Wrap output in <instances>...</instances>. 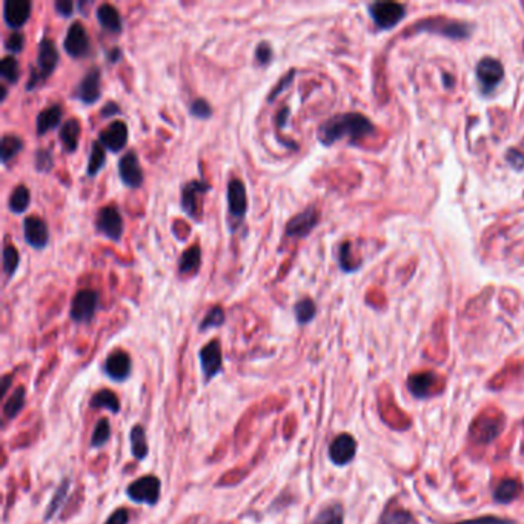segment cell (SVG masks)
I'll use <instances>...</instances> for the list:
<instances>
[{
  "label": "cell",
  "mask_w": 524,
  "mask_h": 524,
  "mask_svg": "<svg viewBox=\"0 0 524 524\" xmlns=\"http://www.w3.org/2000/svg\"><path fill=\"white\" fill-rule=\"evenodd\" d=\"M375 131L374 125L360 112L337 114L318 126L317 139L325 147H332L340 140L357 143Z\"/></svg>",
  "instance_id": "6da1fadb"
},
{
  "label": "cell",
  "mask_w": 524,
  "mask_h": 524,
  "mask_svg": "<svg viewBox=\"0 0 524 524\" xmlns=\"http://www.w3.org/2000/svg\"><path fill=\"white\" fill-rule=\"evenodd\" d=\"M59 62H61V53L57 50L54 41L50 37H43L42 41L38 42L36 66L31 68L30 79L26 82L25 90L31 93L37 88H41V86L53 75L56 68L59 66Z\"/></svg>",
  "instance_id": "7a4b0ae2"
},
{
  "label": "cell",
  "mask_w": 524,
  "mask_h": 524,
  "mask_svg": "<svg viewBox=\"0 0 524 524\" xmlns=\"http://www.w3.org/2000/svg\"><path fill=\"white\" fill-rule=\"evenodd\" d=\"M209 189L211 185L203 179H196L188 183H183L180 191V208L189 219L197 221L201 219L200 201L201 197L205 196Z\"/></svg>",
  "instance_id": "3957f363"
},
{
  "label": "cell",
  "mask_w": 524,
  "mask_h": 524,
  "mask_svg": "<svg viewBox=\"0 0 524 524\" xmlns=\"http://www.w3.org/2000/svg\"><path fill=\"white\" fill-rule=\"evenodd\" d=\"M73 99L83 105L93 106L102 97V71L99 66H93L77 83L73 91Z\"/></svg>",
  "instance_id": "277c9868"
},
{
  "label": "cell",
  "mask_w": 524,
  "mask_h": 524,
  "mask_svg": "<svg viewBox=\"0 0 524 524\" xmlns=\"http://www.w3.org/2000/svg\"><path fill=\"white\" fill-rule=\"evenodd\" d=\"M95 229L99 234L115 241V243L122 240L125 225H123V217L120 214V211L117 209V206L108 205V206H103L99 212H97Z\"/></svg>",
  "instance_id": "5b68a950"
},
{
  "label": "cell",
  "mask_w": 524,
  "mask_h": 524,
  "mask_svg": "<svg viewBox=\"0 0 524 524\" xmlns=\"http://www.w3.org/2000/svg\"><path fill=\"white\" fill-rule=\"evenodd\" d=\"M63 50L71 59H85L91 53V38L82 22H74L70 25L63 41Z\"/></svg>",
  "instance_id": "8992f818"
},
{
  "label": "cell",
  "mask_w": 524,
  "mask_h": 524,
  "mask_svg": "<svg viewBox=\"0 0 524 524\" xmlns=\"http://www.w3.org/2000/svg\"><path fill=\"white\" fill-rule=\"evenodd\" d=\"M99 306V294L94 289H82L71 300L70 317L75 323H88Z\"/></svg>",
  "instance_id": "52a82bcc"
},
{
  "label": "cell",
  "mask_w": 524,
  "mask_h": 524,
  "mask_svg": "<svg viewBox=\"0 0 524 524\" xmlns=\"http://www.w3.org/2000/svg\"><path fill=\"white\" fill-rule=\"evenodd\" d=\"M320 221V212L315 206H309L290 219L285 226V234L293 239H305L313 232Z\"/></svg>",
  "instance_id": "ba28073f"
},
{
  "label": "cell",
  "mask_w": 524,
  "mask_h": 524,
  "mask_svg": "<svg viewBox=\"0 0 524 524\" xmlns=\"http://www.w3.org/2000/svg\"><path fill=\"white\" fill-rule=\"evenodd\" d=\"M126 493H128V497L135 503H143L154 506L160 498V481L157 477H152V475L142 477L137 481L130 484Z\"/></svg>",
  "instance_id": "9c48e42d"
},
{
  "label": "cell",
  "mask_w": 524,
  "mask_h": 524,
  "mask_svg": "<svg viewBox=\"0 0 524 524\" xmlns=\"http://www.w3.org/2000/svg\"><path fill=\"white\" fill-rule=\"evenodd\" d=\"M370 14L382 30L394 28L404 17V6L397 2H375L370 5Z\"/></svg>",
  "instance_id": "30bf717a"
},
{
  "label": "cell",
  "mask_w": 524,
  "mask_h": 524,
  "mask_svg": "<svg viewBox=\"0 0 524 524\" xmlns=\"http://www.w3.org/2000/svg\"><path fill=\"white\" fill-rule=\"evenodd\" d=\"M504 421L500 416L483 415L471 426V439L477 444H489L501 434Z\"/></svg>",
  "instance_id": "8fae6325"
},
{
  "label": "cell",
  "mask_w": 524,
  "mask_h": 524,
  "mask_svg": "<svg viewBox=\"0 0 524 524\" xmlns=\"http://www.w3.org/2000/svg\"><path fill=\"white\" fill-rule=\"evenodd\" d=\"M119 176L126 188L135 189L142 187L145 176L137 152L128 151L123 154V157L119 160Z\"/></svg>",
  "instance_id": "7c38bea8"
},
{
  "label": "cell",
  "mask_w": 524,
  "mask_h": 524,
  "mask_svg": "<svg viewBox=\"0 0 524 524\" xmlns=\"http://www.w3.org/2000/svg\"><path fill=\"white\" fill-rule=\"evenodd\" d=\"M23 239L33 249L42 251L50 243V229L46 221L37 216H28L23 220Z\"/></svg>",
  "instance_id": "4fadbf2b"
},
{
  "label": "cell",
  "mask_w": 524,
  "mask_h": 524,
  "mask_svg": "<svg viewBox=\"0 0 524 524\" xmlns=\"http://www.w3.org/2000/svg\"><path fill=\"white\" fill-rule=\"evenodd\" d=\"M128 125L122 120H114L100 131L99 142L103 145L106 151L117 154L123 151V148H126V145H128Z\"/></svg>",
  "instance_id": "5bb4252c"
},
{
  "label": "cell",
  "mask_w": 524,
  "mask_h": 524,
  "mask_svg": "<svg viewBox=\"0 0 524 524\" xmlns=\"http://www.w3.org/2000/svg\"><path fill=\"white\" fill-rule=\"evenodd\" d=\"M504 68L500 61L493 57H484L477 65V79L481 85L483 93H492L503 80Z\"/></svg>",
  "instance_id": "9a60e30c"
},
{
  "label": "cell",
  "mask_w": 524,
  "mask_h": 524,
  "mask_svg": "<svg viewBox=\"0 0 524 524\" xmlns=\"http://www.w3.org/2000/svg\"><path fill=\"white\" fill-rule=\"evenodd\" d=\"M33 4L30 0H5L4 21L13 30H21L31 19Z\"/></svg>",
  "instance_id": "2e32d148"
},
{
  "label": "cell",
  "mask_w": 524,
  "mask_h": 524,
  "mask_svg": "<svg viewBox=\"0 0 524 524\" xmlns=\"http://www.w3.org/2000/svg\"><path fill=\"white\" fill-rule=\"evenodd\" d=\"M226 200H228V209L232 219L237 221H241L246 217L248 212V196H246V188L243 182L240 179H231L228 183V192H226Z\"/></svg>",
  "instance_id": "e0dca14e"
},
{
  "label": "cell",
  "mask_w": 524,
  "mask_h": 524,
  "mask_svg": "<svg viewBox=\"0 0 524 524\" xmlns=\"http://www.w3.org/2000/svg\"><path fill=\"white\" fill-rule=\"evenodd\" d=\"M357 454V441L352 435L342 434L329 446V459L337 466H346L351 463Z\"/></svg>",
  "instance_id": "ac0fdd59"
},
{
  "label": "cell",
  "mask_w": 524,
  "mask_h": 524,
  "mask_svg": "<svg viewBox=\"0 0 524 524\" xmlns=\"http://www.w3.org/2000/svg\"><path fill=\"white\" fill-rule=\"evenodd\" d=\"M199 357H200L201 370H203V374H205L206 377V380L214 378L221 371L223 357H221L220 343L217 342V340H212V342L203 346L200 349Z\"/></svg>",
  "instance_id": "d6986e66"
},
{
  "label": "cell",
  "mask_w": 524,
  "mask_h": 524,
  "mask_svg": "<svg viewBox=\"0 0 524 524\" xmlns=\"http://www.w3.org/2000/svg\"><path fill=\"white\" fill-rule=\"evenodd\" d=\"M416 28H420V30H426V31L440 33L446 37H452V38H466L471 34V28L466 23L441 21V19H432V21L421 22Z\"/></svg>",
  "instance_id": "ffe728a7"
},
{
  "label": "cell",
  "mask_w": 524,
  "mask_h": 524,
  "mask_svg": "<svg viewBox=\"0 0 524 524\" xmlns=\"http://www.w3.org/2000/svg\"><path fill=\"white\" fill-rule=\"evenodd\" d=\"M436 383H439V377L434 372H416L407 378V389L415 399L423 400L435 394Z\"/></svg>",
  "instance_id": "44dd1931"
},
{
  "label": "cell",
  "mask_w": 524,
  "mask_h": 524,
  "mask_svg": "<svg viewBox=\"0 0 524 524\" xmlns=\"http://www.w3.org/2000/svg\"><path fill=\"white\" fill-rule=\"evenodd\" d=\"M103 370L114 382H123L131 374V358L123 351H115L106 357Z\"/></svg>",
  "instance_id": "7402d4cb"
},
{
  "label": "cell",
  "mask_w": 524,
  "mask_h": 524,
  "mask_svg": "<svg viewBox=\"0 0 524 524\" xmlns=\"http://www.w3.org/2000/svg\"><path fill=\"white\" fill-rule=\"evenodd\" d=\"M63 117V108L59 103L46 106L36 117V132L37 135H45L56 128H59Z\"/></svg>",
  "instance_id": "603a6c76"
},
{
  "label": "cell",
  "mask_w": 524,
  "mask_h": 524,
  "mask_svg": "<svg viewBox=\"0 0 524 524\" xmlns=\"http://www.w3.org/2000/svg\"><path fill=\"white\" fill-rule=\"evenodd\" d=\"M97 22L100 23L105 31L111 34H120L123 31V21L119 9L111 4H103L95 11Z\"/></svg>",
  "instance_id": "cb8c5ba5"
},
{
  "label": "cell",
  "mask_w": 524,
  "mask_h": 524,
  "mask_svg": "<svg viewBox=\"0 0 524 524\" xmlns=\"http://www.w3.org/2000/svg\"><path fill=\"white\" fill-rule=\"evenodd\" d=\"M82 125L79 119H70L62 123L59 130V140L68 154H73L79 148Z\"/></svg>",
  "instance_id": "d4e9b609"
},
{
  "label": "cell",
  "mask_w": 524,
  "mask_h": 524,
  "mask_svg": "<svg viewBox=\"0 0 524 524\" xmlns=\"http://www.w3.org/2000/svg\"><path fill=\"white\" fill-rule=\"evenodd\" d=\"M521 493V484L517 480L506 478L500 481L493 489V500L500 504H509L518 498Z\"/></svg>",
  "instance_id": "484cf974"
},
{
  "label": "cell",
  "mask_w": 524,
  "mask_h": 524,
  "mask_svg": "<svg viewBox=\"0 0 524 524\" xmlns=\"http://www.w3.org/2000/svg\"><path fill=\"white\" fill-rule=\"evenodd\" d=\"M31 205V192L28 189L26 185H19L13 189L11 196L8 199V209L13 212V214H25Z\"/></svg>",
  "instance_id": "4316f807"
},
{
  "label": "cell",
  "mask_w": 524,
  "mask_h": 524,
  "mask_svg": "<svg viewBox=\"0 0 524 524\" xmlns=\"http://www.w3.org/2000/svg\"><path fill=\"white\" fill-rule=\"evenodd\" d=\"M201 265V248L199 245H192L179 258V271L180 274H192L197 273Z\"/></svg>",
  "instance_id": "83f0119b"
},
{
  "label": "cell",
  "mask_w": 524,
  "mask_h": 524,
  "mask_svg": "<svg viewBox=\"0 0 524 524\" xmlns=\"http://www.w3.org/2000/svg\"><path fill=\"white\" fill-rule=\"evenodd\" d=\"M106 164V150L99 140H94L91 145L88 164H86V176L94 179Z\"/></svg>",
  "instance_id": "f1b7e54d"
},
{
  "label": "cell",
  "mask_w": 524,
  "mask_h": 524,
  "mask_svg": "<svg viewBox=\"0 0 524 524\" xmlns=\"http://www.w3.org/2000/svg\"><path fill=\"white\" fill-rule=\"evenodd\" d=\"M412 523H414L412 513L400 506H397L395 503H391L389 506H386L380 520H378V524H412Z\"/></svg>",
  "instance_id": "f546056e"
},
{
  "label": "cell",
  "mask_w": 524,
  "mask_h": 524,
  "mask_svg": "<svg viewBox=\"0 0 524 524\" xmlns=\"http://www.w3.org/2000/svg\"><path fill=\"white\" fill-rule=\"evenodd\" d=\"M23 140L16 134H4L2 135V163L6 164L16 159L23 150Z\"/></svg>",
  "instance_id": "4dcf8cb0"
},
{
  "label": "cell",
  "mask_w": 524,
  "mask_h": 524,
  "mask_svg": "<svg viewBox=\"0 0 524 524\" xmlns=\"http://www.w3.org/2000/svg\"><path fill=\"white\" fill-rule=\"evenodd\" d=\"M313 524H345V515L342 504L332 503L320 510Z\"/></svg>",
  "instance_id": "1f68e13d"
},
{
  "label": "cell",
  "mask_w": 524,
  "mask_h": 524,
  "mask_svg": "<svg viewBox=\"0 0 524 524\" xmlns=\"http://www.w3.org/2000/svg\"><path fill=\"white\" fill-rule=\"evenodd\" d=\"M0 75L9 85H16L19 79H21V66H19V62L14 56H5L0 61Z\"/></svg>",
  "instance_id": "d6a6232c"
},
{
  "label": "cell",
  "mask_w": 524,
  "mask_h": 524,
  "mask_svg": "<svg viewBox=\"0 0 524 524\" xmlns=\"http://www.w3.org/2000/svg\"><path fill=\"white\" fill-rule=\"evenodd\" d=\"M294 314L298 325H308L309 322H313L317 314V306L314 303V300H310L308 297L298 300L294 305Z\"/></svg>",
  "instance_id": "836d02e7"
},
{
  "label": "cell",
  "mask_w": 524,
  "mask_h": 524,
  "mask_svg": "<svg viewBox=\"0 0 524 524\" xmlns=\"http://www.w3.org/2000/svg\"><path fill=\"white\" fill-rule=\"evenodd\" d=\"M91 406L93 407H99V409H108L111 412H119L120 409V403L117 395H115L112 391L103 389L99 391L91 400Z\"/></svg>",
  "instance_id": "e575fe53"
},
{
  "label": "cell",
  "mask_w": 524,
  "mask_h": 524,
  "mask_svg": "<svg viewBox=\"0 0 524 524\" xmlns=\"http://www.w3.org/2000/svg\"><path fill=\"white\" fill-rule=\"evenodd\" d=\"M131 449L132 455L137 460H143L148 455L147 435H145V429L142 426H135L131 431Z\"/></svg>",
  "instance_id": "d590c367"
},
{
  "label": "cell",
  "mask_w": 524,
  "mask_h": 524,
  "mask_svg": "<svg viewBox=\"0 0 524 524\" xmlns=\"http://www.w3.org/2000/svg\"><path fill=\"white\" fill-rule=\"evenodd\" d=\"M34 168L37 172L50 174L54 169V154L50 148H38L34 152Z\"/></svg>",
  "instance_id": "8d00e7d4"
},
{
  "label": "cell",
  "mask_w": 524,
  "mask_h": 524,
  "mask_svg": "<svg viewBox=\"0 0 524 524\" xmlns=\"http://www.w3.org/2000/svg\"><path fill=\"white\" fill-rule=\"evenodd\" d=\"M225 318H226L225 310H223V308H221V306H214V308H211V309L208 310V313H206V315L203 317V320H201V323H200L199 329H200V331L203 332V331H208V329L220 328L223 323H225Z\"/></svg>",
  "instance_id": "74e56055"
},
{
  "label": "cell",
  "mask_w": 524,
  "mask_h": 524,
  "mask_svg": "<svg viewBox=\"0 0 524 524\" xmlns=\"http://www.w3.org/2000/svg\"><path fill=\"white\" fill-rule=\"evenodd\" d=\"M2 257H4V273L8 277H13L16 274L19 265H21V254H19L16 246L6 245L4 248Z\"/></svg>",
  "instance_id": "f35d334b"
},
{
  "label": "cell",
  "mask_w": 524,
  "mask_h": 524,
  "mask_svg": "<svg viewBox=\"0 0 524 524\" xmlns=\"http://www.w3.org/2000/svg\"><path fill=\"white\" fill-rule=\"evenodd\" d=\"M23 404H25V389L23 387H17L16 392L11 395V399L6 402L4 412L8 419H13V416H16L19 411L22 409Z\"/></svg>",
  "instance_id": "ab89813d"
},
{
  "label": "cell",
  "mask_w": 524,
  "mask_h": 524,
  "mask_svg": "<svg viewBox=\"0 0 524 524\" xmlns=\"http://www.w3.org/2000/svg\"><path fill=\"white\" fill-rule=\"evenodd\" d=\"M189 114L199 120H208L212 117V106L208 100L199 97L189 103Z\"/></svg>",
  "instance_id": "60d3db41"
},
{
  "label": "cell",
  "mask_w": 524,
  "mask_h": 524,
  "mask_svg": "<svg viewBox=\"0 0 524 524\" xmlns=\"http://www.w3.org/2000/svg\"><path fill=\"white\" fill-rule=\"evenodd\" d=\"M110 434H111V429H110V424H108V420H100L99 423L95 424V429L93 432V439H91V446L93 448H102L103 444L108 443L110 440Z\"/></svg>",
  "instance_id": "b9f144b4"
},
{
  "label": "cell",
  "mask_w": 524,
  "mask_h": 524,
  "mask_svg": "<svg viewBox=\"0 0 524 524\" xmlns=\"http://www.w3.org/2000/svg\"><path fill=\"white\" fill-rule=\"evenodd\" d=\"M295 74H297V71L293 68V70H289L283 77H281V79L277 82V85L274 86V90L271 91V94L268 95V102H274L281 93H283L285 90H288L290 86V83L294 82Z\"/></svg>",
  "instance_id": "7bdbcfd3"
},
{
  "label": "cell",
  "mask_w": 524,
  "mask_h": 524,
  "mask_svg": "<svg viewBox=\"0 0 524 524\" xmlns=\"http://www.w3.org/2000/svg\"><path fill=\"white\" fill-rule=\"evenodd\" d=\"M4 46L8 53H11V56L21 54L25 48V36L22 33L14 31L6 37Z\"/></svg>",
  "instance_id": "ee69618b"
},
{
  "label": "cell",
  "mask_w": 524,
  "mask_h": 524,
  "mask_svg": "<svg viewBox=\"0 0 524 524\" xmlns=\"http://www.w3.org/2000/svg\"><path fill=\"white\" fill-rule=\"evenodd\" d=\"M254 57H256V62L260 65V66H266L269 65L271 62H273L274 59V50L273 46H271L268 42H260L256 48V53H254Z\"/></svg>",
  "instance_id": "f6af8a7d"
},
{
  "label": "cell",
  "mask_w": 524,
  "mask_h": 524,
  "mask_svg": "<svg viewBox=\"0 0 524 524\" xmlns=\"http://www.w3.org/2000/svg\"><path fill=\"white\" fill-rule=\"evenodd\" d=\"M338 261H340V266H342V269L346 271V273H351V271H354V269L358 268V265L352 263L351 246H349V243H343L342 246H340Z\"/></svg>",
  "instance_id": "bcb514c9"
},
{
  "label": "cell",
  "mask_w": 524,
  "mask_h": 524,
  "mask_svg": "<svg viewBox=\"0 0 524 524\" xmlns=\"http://www.w3.org/2000/svg\"><path fill=\"white\" fill-rule=\"evenodd\" d=\"M68 484H70V483H68V480H65V483L62 484L61 489L57 491V493L54 495V500L51 503V506L48 508V512H46V520L51 518L54 515V513L57 512V509L61 508V503L65 500L66 492H68V489H70V486H68Z\"/></svg>",
  "instance_id": "7dc6e473"
},
{
  "label": "cell",
  "mask_w": 524,
  "mask_h": 524,
  "mask_svg": "<svg viewBox=\"0 0 524 524\" xmlns=\"http://www.w3.org/2000/svg\"><path fill=\"white\" fill-rule=\"evenodd\" d=\"M457 524H515V523H513L512 520H506V518L486 515V517H478V518H472V520H464Z\"/></svg>",
  "instance_id": "c3c4849f"
},
{
  "label": "cell",
  "mask_w": 524,
  "mask_h": 524,
  "mask_svg": "<svg viewBox=\"0 0 524 524\" xmlns=\"http://www.w3.org/2000/svg\"><path fill=\"white\" fill-rule=\"evenodd\" d=\"M54 8L56 13L65 19H70L74 14V4L71 0H56Z\"/></svg>",
  "instance_id": "681fc988"
},
{
  "label": "cell",
  "mask_w": 524,
  "mask_h": 524,
  "mask_svg": "<svg viewBox=\"0 0 524 524\" xmlns=\"http://www.w3.org/2000/svg\"><path fill=\"white\" fill-rule=\"evenodd\" d=\"M120 112H122V110H120V106L117 103H115V102H106L102 106V110H100V117L102 119H111L112 115H117Z\"/></svg>",
  "instance_id": "f907efd6"
},
{
  "label": "cell",
  "mask_w": 524,
  "mask_h": 524,
  "mask_svg": "<svg viewBox=\"0 0 524 524\" xmlns=\"http://www.w3.org/2000/svg\"><path fill=\"white\" fill-rule=\"evenodd\" d=\"M130 513L126 509H117L112 515L106 520L105 524H128Z\"/></svg>",
  "instance_id": "816d5d0a"
},
{
  "label": "cell",
  "mask_w": 524,
  "mask_h": 524,
  "mask_svg": "<svg viewBox=\"0 0 524 524\" xmlns=\"http://www.w3.org/2000/svg\"><path fill=\"white\" fill-rule=\"evenodd\" d=\"M508 159H509V163H512V167L515 169H521L524 167L523 154L515 151V150H512V151L508 152Z\"/></svg>",
  "instance_id": "f5cc1de1"
},
{
  "label": "cell",
  "mask_w": 524,
  "mask_h": 524,
  "mask_svg": "<svg viewBox=\"0 0 524 524\" xmlns=\"http://www.w3.org/2000/svg\"><path fill=\"white\" fill-rule=\"evenodd\" d=\"M289 115H290L289 106H285V108H281L277 112V115H276V123H277L278 128H286L288 120H289Z\"/></svg>",
  "instance_id": "db71d44e"
},
{
  "label": "cell",
  "mask_w": 524,
  "mask_h": 524,
  "mask_svg": "<svg viewBox=\"0 0 524 524\" xmlns=\"http://www.w3.org/2000/svg\"><path fill=\"white\" fill-rule=\"evenodd\" d=\"M122 57H123V53L119 46H115L112 48V50L106 53V61H108L110 63H119L122 61Z\"/></svg>",
  "instance_id": "11a10c76"
},
{
  "label": "cell",
  "mask_w": 524,
  "mask_h": 524,
  "mask_svg": "<svg viewBox=\"0 0 524 524\" xmlns=\"http://www.w3.org/2000/svg\"><path fill=\"white\" fill-rule=\"evenodd\" d=\"M0 90H2V94H0V100H2V102H5V99H6V94H8V88H6V86H5V85H2V86H0Z\"/></svg>",
  "instance_id": "9f6ffc18"
}]
</instances>
